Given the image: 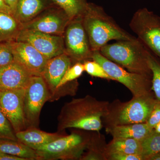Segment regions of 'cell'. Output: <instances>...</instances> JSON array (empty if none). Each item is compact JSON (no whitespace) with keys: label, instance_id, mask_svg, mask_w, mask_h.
Returning <instances> with one entry per match:
<instances>
[{"label":"cell","instance_id":"obj_22","mask_svg":"<svg viewBox=\"0 0 160 160\" xmlns=\"http://www.w3.org/2000/svg\"><path fill=\"white\" fill-rule=\"evenodd\" d=\"M88 147L80 160H106V140L100 132L93 131Z\"/></svg>","mask_w":160,"mask_h":160},{"label":"cell","instance_id":"obj_27","mask_svg":"<svg viewBox=\"0 0 160 160\" xmlns=\"http://www.w3.org/2000/svg\"><path fill=\"white\" fill-rule=\"evenodd\" d=\"M2 140L18 141L11 123L0 110V140Z\"/></svg>","mask_w":160,"mask_h":160},{"label":"cell","instance_id":"obj_33","mask_svg":"<svg viewBox=\"0 0 160 160\" xmlns=\"http://www.w3.org/2000/svg\"><path fill=\"white\" fill-rule=\"evenodd\" d=\"M5 1L7 5L9 6V8L11 9L12 14H13V16H14L18 0H5Z\"/></svg>","mask_w":160,"mask_h":160},{"label":"cell","instance_id":"obj_14","mask_svg":"<svg viewBox=\"0 0 160 160\" xmlns=\"http://www.w3.org/2000/svg\"><path fill=\"white\" fill-rule=\"evenodd\" d=\"M73 65L71 59L65 53L47 61L41 76L45 80L49 90V102L55 101L58 86L66 72Z\"/></svg>","mask_w":160,"mask_h":160},{"label":"cell","instance_id":"obj_21","mask_svg":"<svg viewBox=\"0 0 160 160\" xmlns=\"http://www.w3.org/2000/svg\"><path fill=\"white\" fill-rule=\"evenodd\" d=\"M22 25L12 15L0 12V42L15 41Z\"/></svg>","mask_w":160,"mask_h":160},{"label":"cell","instance_id":"obj_25","mask_svg":"<svg viewBox=\"0 0 160 160\" xmlns=\"http://www.w3.org/2000/svg\"><path fill=\"white\" fill-rule=\"evenodd\" d=\"M146 48L148 62L152 72L151 90L158 102H160V59Z\"/></svg>","mask_w":160,"mask_h":160},{"label":"cell","instance_id":"obj_9","mask_svg":"<svg viewBox=\"0 0 160 160\" xmlns=\"http://www.w3.org/2000/svg\"><path fill=\"white\" fill-rule=\"evenodd\" d=\"M65 53L73 64L92 60L89 38L83 26L82 16L72 19L66 27L64 34Z\"/></svg>","mask_w":160,"mask_h":160},{"label":"cell","instance_id":"obj_32","mask_svg":"<svg viewBox=\"0 0 160 160\" xmlns=\"http://www.w3.org/2000/svg\"><path fill=\"white\" fill-rule=\"evenodd\" d=\"M0 12L13 15L11 9L7 5L5 0H0Z\"/></svg>","mask_w":160,"mask_h":160},{"label":"cell","instance_id":"obj_7","mask_svg":"<svg viewBox=\"0 0 160 160\" xmlns=\"http://www.w3.org/2000/svg\"><path fill=\"white\" fill-rule=\"evenodd\" d=\"M129 26L143 45L160 59V17L142 8L135 12Z\"/></svg>","mask_w":160,"mask_h":160},{"label":"cell","instance_id":"obj_13","mask_svg":"<svg viewBox=\"0 0 160 160\" xmlns=\"http://www.w3.org/2000/svg\"><path fill=\"white\" fill-rule=\"evenodd\" d=\"M14 62L31 76H41L48 59L28 43L10 42Z\"/></svg>","mask_w":160,"mask_h":160},{"label":"cell","instance_id":"obj_16","mask_svg":"<svg viewBox=\"0 0 160 160\" xmlns=\"http://www.w3.org/2000/svg\"><path fill=\"white\" fill-rule=\"evenodd\" d=\"M65 135L64 132L51 133L42 131L36 127H29L16 133L18 141L33 149L49 144Z\"/></svg>","mask_w":160,"mask_h":160},{"label":"cell","instance_id":"obj_11","mask_svg":"<svg viewBox=\"0 0 160 160\" xmlns=\"http://www.w3.org/2000/svg\"><path fill=\"white\" fill-rule=\"evenodd\" d=\"M15 41L30 44L48 60L65 53L64 36H62L22 29Z\"/></svg>","mask_w":160,"mask_h":160},{"label":"cell","instance_id":"obj_19","mask_svg":"<svg viewBox=\"0 0 160 160\" xmlns=\"http://www.w3.org/2000/svg\"><path fill=\"white\" fill-rule=\"evenodd\" d=\"M0 152L26 160H39L35 150L18 141L0 140Z\"/></svg>","mask_w":160,"mask_h":160},{"label":"cell","instance_id":"obj_4","mask_svg":"<svg viewBox=\"0 0 160 160\" xmlns=\"http://www.w3.org/2000/svg\"><path fill=\"white\" fill-rule=\"evenodd\" d=\"M99 52L106 58L128 71L152 77L145 46L138 39L106 44Z\"/></svg>","mask_w":160,"mask_h":160},{"label":"cell","instance_id":"obj_10","mask_svg":"<svg viewBox=\"0 0 160 160\" xmlns=\"http://www.w3.org/2000/svg\"><path fill=\"white\" fill-rule=\"evenodd\" d=\"M71 20L62 9L55 5L43 11L33 20L21 25L22 29L64 36L66 27Z\"/></svg>","mask_w":160,"mask_h":160},{"label":"cell","instance_id":"obj_3","mask_svg":"<svg viewBox=\"0 0 160 160\" xmlns=\"http://www.w3.org/2000/svg\"><path fill=\"white\" fill-rule=\"evenodd\" d=\"M157 100L153 92L132 97L129 101L115 100L109 103L106 114L102 118L103 127L106 128L134 123H146Z\"/></svg>","mask_w":160,"mask_h":160},{"label":"cell","instance_id":"obj_12","mask_svg":"<svg viewBox=\"0 0 160 160\" xmlns=\"http://www.w3.org/2000/svg\"><path fill=\"white\" fill-rule=\"evenodd\" d=\"M25 89L0 92V110L9 120L16 133L27 129L24 113Z\"/></svg>","mask_w":160,"mask_h":160},{"label":"cell","instance_id":"obj_28","mask_svg":"<svg viewBox=\"0 0 160 160\" xmlns=\"http://www.w3.org/2000/svg\"><path fill=\"white\" fill-rule=\"evenodd\" d=\"M14 62L10 42H0V67Z\"/></svg>","mask_w":160,"mask_h":160},{"label":"cell","instance_id":"obj_6","mask_svg":"<svg viewBox=\"0 0 160 160\" xmlns=\"http://www.w3.org/2000/svg\"><path fill=\"white\" fill-rule=\"evenodd\" d=\"M92 60L98 63L113 81L121 83L129 89L132 97L143 95L152 91V77L127 71L106 58L99 51L93 52Z\"/></svg>","mask_w":160,"mask_h":160},{"label":"cell","instance_id":"obj_1","mask_svg":"<svg viewBox=\"0 0 160 160\" xmlns=\"http://www.w3.org/2000/svg\"><path fill=\"white\" fill-rule=\"evenodd\" d=\"M109 102L87 95L73 98L62 107L58 118V132L74 128L100 132L103 128L102 118L108 109Z\"/></svg>","mask_w":160,"mask_h":160},{"label":"cell","instance_id":"obj_8","mask_svg":"<svg viewBox=\"0 0 160 160\" xmlns=\"http://www.w3.org/2000/svg\"><path fill=\"white\" fill-rule=\"evenodd\" d=\"M50 95L46 82L42 76H32L25 89L24 113L27 128L38 127L41 110Z\"/></svg>","mask_w":160,"mask_h":160},{"label":"cell","instance_id":"obj_15","mask_svg":"<svg viewBox=\"0 0 160 160\" xmlns=\"http://www.w3.org/2000/svg\"><path fill=\"white\" fill-rule=\"evenodd\" d=\"M32 76L14 62L0 67V90L25 89Z\"/></svg>","mask_w":160,"mask_h":160},{"label":"cell","instance_id":"obj_20","mask_svg":"<svg viewBox=\"0 0 160 160\" xmlns=\"http://www.w3.org/2000/svg\"><path fill=\"white\" fill-rule=\"evenodd\" d=\"M114 152L142 155L140 141L134 139L112 138L111 142L106 145V158L109 153Z\"/></svg>","mask_w":160,"mask_h":160},{"label":"cell","instance_id":"obj_18","mask_svg":"<svg viewBox=\"0 0 160 160\" xmlns=\"http://www.w3.org/2000/svg\"><path fill=\"white\" fill-rule=\"evenodd\" d=\"M105 129L106 132L112 138L134 139L139 141L143 139L154 129L146 123L120 125Z\"/></svg>","mask_w":160,"mask_h":160},{"label":"cell","instance_id":"obj_17","mask_svg":"<svg viewBox=\"0 0 160 160\" xmlns=\"http://www.w3.org/2000/svg\"><path fill=\"white\" fill-rule=\"evenodd\" d=\"M53 5L52 0H18L14 17L19 22L24 24Z\"/></svg>","mask_w":160,"mask_h":160},{"label":"cell","instance_id":"obj_36","mask_svg":"<svg viewBox=\"0 0 160 160\" xmlns=\"http://www.w3.org/2000/svg\"><path fill=\"white\" fill-rule=\"evenodd\" d=\"M0 92H1V90H0Z\"/></svg>","mask_w":160,"mask_h":160},{"label":"cell","instance_id":"obj_2","mask_svg":"<svg viewBox=\"0 0 160 160\" xmlns=\"http://www.w3.org/2000/svg\"><path fill=\"white\" fill-rule=\"evenodd\" d=\"M82 19L93 52L99 51L112 40L127 41L137 38L120 27L102 6L94 3H88Z\"/></svg>","mask_w":160,"mask_h":160},{"label":"cell","instance_id":"obj_29","mask_svg":"<svg viewBox=\"0 0 160 160\" xmlns=\"http://www.w3.org/2000/svg\"><path fill=\"white\" fill-rule=\"evenodd\" d=\"M107 160H145L142 155L130 154L126 153H109L106 157Z\"/></svg>","mask_w":160,"mask_h":160},{"label":"cell","instance_id":"obj_31","mask_svg":"<svg viewBox=\"0 0 160 160\" xmlns=\"http://www.w3.org/2000/svg\"><path fill=\"white\" fill-rule=\"evenodd\" d=\"M0 160H26L18 157L14 156L0 152Z\"/></svg>","mask_w":160,"mask_h":160},{"label":"cell","instance_id":"obj_5","mask_svg":"<svg viewBox=\"0 0 160 160\" xmlns=\"http://www.w3.org/2000/svg\"><path fill=\"white\" fill-rule=\"evenodd\" d=\"M78 129L34 149L39 160H80L86 151L92 133Z\"/></svg>","mask_w":160,"mask_h":160},{"label":"cell","instance_id":"obj_26","mask_svg":"<svg viewBox=\"0 0 160 160\" xmlns=\"http://www.w3.org/2000/svg\"><path fill=\"white\" fill-rule=\"evenodd\" d=\"M85 71L94 77L113 81V78L108 74L103 67L93 60H87L83 62Z\"/></svg>","mask_w":160,"mask_h":160},{"label":"cell","instance_id":"obj_34","mask_svg":"<svg viewBox=\"0 0 160 160\" xmlns=\"http://www.w3.org/2000/svg\"><path fill=\"white\" fill-rule=\"evenodd\" d=\"M149 160H160V152L152 157Z\"/></svg>","mask_w":160,"mask_h":160},{"label":"cell","instance_id":"obj_24","mask_svg":"<svg viewBox=\"0 0 160 160\" xmlns=\"http://www.w3.org/2000/svg\"><path fill=\"white\" fill-rule=\"evenodd\" d=\"M142 155L145 160L149 159L160 152V133L152 130L150 134L140 141Z\"/></svg>","mask_w":160,"mask_h":160},{"label":"cell","instance_id":"obj_30","mask_svg":"<svg viewBox=\"0 0 160 160\" xmlns=\"http://www.w3.org/2000/svg\"><path fill=\"white\" fill-rule=\"evenodd\" d=\"M160 122V102H157L149 118L146 122L147 125L152 129Z\"/></svg>","mask_w":160,"mask_h":160},{"label":"cell","instance_id":"obj_35","mask_svg":"<svg viewBox=\"0 0 160 160\" xmlns=\"http://www.w3.org/2000/svg\"><path fill=\"white\" fill-rule=\"evenodd\" d=\"M154 129L155 131L160 133V122L155 126Z\"/></svg>","mask_w":160,"mask_h":160},{"label":"cell","instance_id":"obj_23","mask_svg":"<svg viewBox=\"0 0 160 160\" xmlns=\"http://www.w3.org/2000/svg\"><path fill=\"white\" fill-rule=\"evenodd\" d=\"M55 5L58 6L71 20L82 16L88 2L87 0H52Z\"/></svg>","mask_w":160,"mask_h":160}]
</instances>
